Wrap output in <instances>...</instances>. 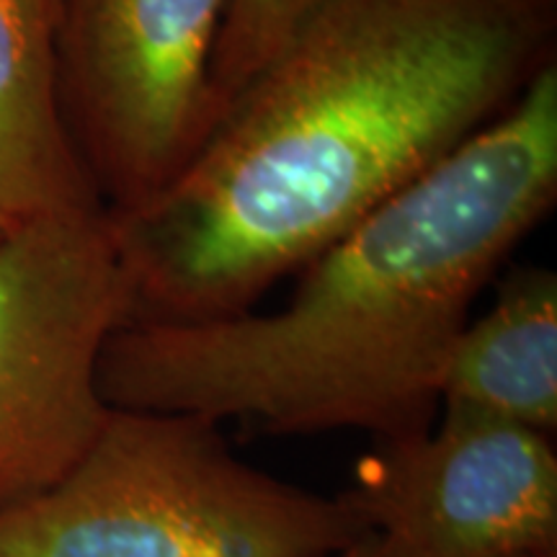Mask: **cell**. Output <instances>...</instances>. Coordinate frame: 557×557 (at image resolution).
<instances>
[{"mask_svg":"<svg viewBox=\"0 0 557 557\" xmlns=\"http://www.w3.org/2000/svg\"><path fill=\"white\" fill-rule=\"evenodd\" d=\"M555 62V0H318L160 197L111 218L129 323L256 310Z\"/></svg>","mask_w":557,"mask_h":557,"instance_id":"cell-1","label":"cell"},{"mask_svg":"<svg viewBox=\"0 0 557 557\" xmlns=\"http://www.w3.org/2000/svg\"><path fill=\"white\" fill-rule=\"evenodd\" d=\"M555 199L557 62L312 256L284 308L122 325L101 354V398L276 436L351 429L377 442L429 429L472 305Z\"/></svg>","mask_w":557,"mask_h":557,"instance_id":"cell-2","label":"cell"},{"mask_svg":"<svg viewBox=\"0 0 557 557\" xmlns=\"http://www.w3.org/2000/svg\"><path fill=\"white\" fill-rule=\"evenodd\" d=\"M367 529L230 449L222 423L111 408L73 470L0 511V557H338Z\"/></svg>","mask_w":557,"mask_h":557,"instance_id":"cell-3","label":"cell"},{"mask_svg":"<svg viewBox=\"0 0 557 557\" xmlns=\"http://www.w3.org/2000/svg\"><path fill=\"white\" fill-rule=\"evenodd\" d=\"M132 320V284L107 209L0 235V511L78 465L111 408L99 364Z\"/></svg>","mask_w":557,"mask_h":557,"instance_id":"cell-4","label":"cell"},{"mask_svg":"<svg viewBox=\"0 0 557 557\" xmlns=\"http://www.w3.org/2000/svg\"><path fill=\"white\" fill-rule=\"evenodd\" d=\"M227 0H65L58 96L70 145L111 218L184 173L214 127V47Z\"/></svg>","mask_w":557,"mask_h":557,"instance_id":"cell-5","label":"cell"},{"mask_svg":"<svg viewBox=\"0 0 557 557\" xmlns=\"http://www.w3.org/2000/svg\"><path fill=\"white\" fill-rule=\"evenodd\" d=\"M374 557L557 553V455L549 436L462 406L429 429L377 438L336 496Z\"/></svg>","mask_w":557,"mask_h":557,"instance_id":"cell-6","label":"cell"},{"mask_svg":"<svg viewBox=\"0 0 557 557\" xmlns=\"http://www.w3.org/2000/svg\"><path fill=\"white\" fill-rule=\"evenodd\" d=\"M65 0H0V222L103 209L90 189L58 96Z\"/></svg>","mask_w":557,"mask_h":557,"instance_id":"cell-7","label":"cell"},{"mask_svg":"<svg viewBox=\"0 0 557 557\" xmlns=\"http://www.w3.org/2000/svg\"><path fill=\"white\" fill-rule=\"evenodd\" d=\"M442 406H462L549 436L557 429V274L519 267L451 346Z\"/></svg>","mask_w":557,"mask_h":557,"instance_id":"cell-8","label":"cell"},{"mask_svg":"<svg viewBox=\"0 0 557 557\" xmlns=\"http://www.w3.org/2000/svg\"><path fill=\"white\" fill-rule=\"evenodd\" d=\"M315 3L318 0H227L209 75L214 122L235 94L274 58Z\"/></svg>","mask_w":557,"mask_h":557,"instance_id":"cell-9","label":"cell"},{"mask_svg":"<svg viewBox=\"0 0 557 557\" xmlns=\"http://www.w3.org/2000/svg\"><path fill=\"white\" fill-rule=\"evenodd\" d=\"M338 557H374V540H372V534L361 537L357 545L348 547L346 553H341Z\"/></svg>","mask_w":557,"mask_h":557,"instance_id":"cell-10","label":"cell"},{"mask_svg":"<svg viewBox=\"0 0 557 557\" xmlns=\"http://www.w3.org/2000/svg\"><path fill=\"white\" fill-rule=\"evenodd\" d=\"M508 557H557V553H524V555H508Z\"/></svg>","mask_w":557,"mask_h":557,"instance_id":"cell-11","label":"cell"},{"mask_svg":"<svg viewBox=\"0 0 557 557\" xmlns=\"http://www.w3.org/2000/svg\"><path fill=\"white\" fill-rule=\"evenodd\" d=\"M5 230H11V227H5V225H3V222H0V235H3V233H5Z\"/></svg>","mask_w":557,"mask_h":557,"instance_id":"cell-12","label":"cell"}]
</instances>
